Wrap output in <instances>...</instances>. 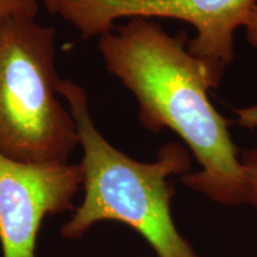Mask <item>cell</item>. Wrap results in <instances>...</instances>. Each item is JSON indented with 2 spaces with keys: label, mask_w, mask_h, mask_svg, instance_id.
<instances>
[{
  "label": "cell",
  "mask_w": 257,
  "mask_h": 257,
  "mask_svg": "<svg viewBox=\"0 0 257 257\" xmlns=\"http://www.w3.org/2000/svg\"><path fill=\"white\" fill-rule=\"evenodd\" d=\"M185 30L169 35L155 22L130 18L99 36L106 69L136 98L146 130L174 131L191 149L200 170L180 181L225 206L245 204V180L231 121L208 98L202 64L189 54Z\"/></svg>",
  "instance_id": "1"
},
{
  "label": "cell",
  "mask_w": 257,
  "mask_h": 257,
  "mask_svg": "<svg viewBox=\"0 0 257 257\" xmlns=\"http://www.w3.org/2000/svg\"><path fill=\"white\" fill-rule=\"evenodd\" d=\"M257 0H54L47 6L80 32L101 36L120 18H172L197 30L189 54L202 64L210 88L219 86L233 59V34L243 27Z\"/></svg>",
  "instance_id": "4"
},
{
  "label": "cell",
  "mask_w": 257,
  "mask_h": 257,
  "mask_svg": "<svg viewBox=\"0 0 257 257\" xmlns=\"http://www.w3.org/2000/svg\"><path fill=\"white\" fill-rule=\"evenodd\" d=\"M53 28L16 17L0 28V154L32 165L67 163L79 137L60 100Z\"/></svg>",
  "instance_id": "3"
},
{
  "label": "cell",
  "mask_w": 257,
  "mask_h": 257,
  "mask_svg": "<svg viewBox=\"0 0 257 257\" xmlns=\"http://www.w3.org/2000/svg\"><path fill=\"white\" fill-rule=\"evenodd\" d=\"M244 28H245L246 40L251 46L257 48V5L253 6L251 11L249 12L248 18L244 22ZM239 114V121L244 126L253 127L257 125V107L249 108V110H239L236 111Z\"/></svg>",
  "instance_id": "8"
},
{
  "label": "cell",
  "mask_w": 257,
  "mask_h": 257,
  "mask_svg": "<svg viewBox=\"0 0 257 257\" xmlns=\"http://www.w3.org/2000/svg\"><path fill=\"white\" fill-rule=\"evenodd\" d=\"M82 170L73 163L32 165L0 154V245L4 257H36L43 219L74 211Z\"/></svg>",
  "instance_id": "5"
},
{
  "label": "cell",
  "mask_w": 257,
  "mask_h": 257,
  "mask_svg": "<svg viewBox=\"0 0 257 257\" xmlns=\"http://www.w3.org/2000/svg\"><path fill=\"white\" fill-rule=\"evenodd\" d=\"M245 180V204L257 210V146L240 154Z\"/></svg>",
  "instance_id": "6"
},
{
  "label": "cell",
  "mask_w": 257,
  "mask_h": 257,
  "mask_svg": "<svg viewBox=\"0 0 257 257\" xmlns=\"http://www.w3.org/2000/svg\"><path fill=\"white\" fill-rule=\"evenodd\" d=\"M41 0H0V28L16 17H37Z\"/></svg>",
  "instance_id": "7"
},
{
  "label": "cell",
  "mask_w": 257,
  "mask_h": 257,
  "mask_svg": "<svg viewBox=\"0 0 257 257\" xmlns=\"http://www.w3.org/2000/svg\"><path fill=\"white\" fill-rule=\"evenodd\" d=\"M41 2H42V3H43V5H44V6H46V8H47V6H48V5H49V4H51V3H53V2H54V0H41Z\"/></svg>",
  "instance_id": "9"
},
{
  "label": "cell",
  "mask_w": 257,
  "mask_h": 257,
  "mask_svg": "<svg viewBox=\"0 0 257 257\" xmlns=\"http://www.w3.org/2000/svg\"><path fill=\"white\" fill-rule=\"evenodd\" d=\"M59 93L76 125L85 193L82 202L61 229V236L78 239L99 221H118L136 230L157 257H199L179 232L172 216L175 188L168 179L189 173L192 163L187 150L169 142L157 152L154 162L131 159L99 133L81 86L61 79Z\"/></svg>",
  "instance_id": "2"
}]
</instances>
